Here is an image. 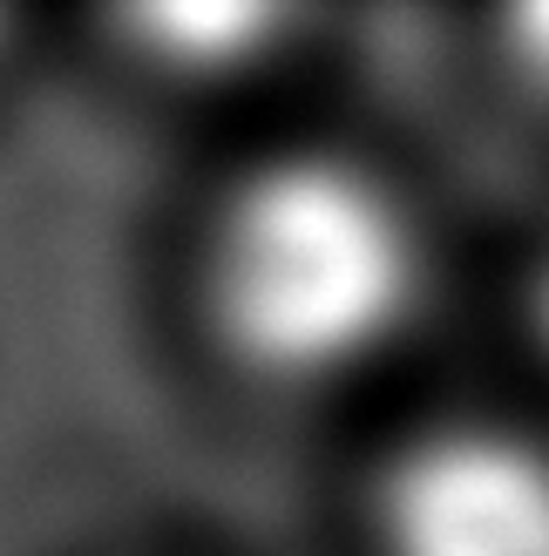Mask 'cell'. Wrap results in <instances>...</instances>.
<instances>
[{
	"label": "cell",
	"mask_w": 549,
	"mask_h": 556,
	"mask_svg": "<svg viewBox=\"0 0 549 556\" xmlns=\"http://www.w3.org/2000/svg\"><path fill=\"white\" fill-rule=\"evenodd\" d=\"M509 35H515V62H523L542 89H549V8L542 14H523V21H509Z\"/></svg>",
	"instance_id": "obj_4"
},
{
	"label": "cell",
	"mask_w": 549,
	"mask_h": 556,
	"mask_svg": "<svg viewBox=\"0 0 549 556\" xmlns=\"http://www.w3.org/2000/svg\"><path fill=\"white\" fill-rule=\"evenodd\" d=\"M536 305H542V340H549V271H542V299Z\"/></svg>",
	"instance_id": "obj_5"
},
{
	"label": "cell",
	"mask_w": 549,
	"mask_h": 556,
	"mask_svg": "<svg viewBox=\"0 0 549 556\" xmlns=\"http://www.w3.org/2000/svg\"><path fill=\"white\" fill-rule=\"evenodd\" d=\"M387 556H549V448L509 428H434L380 482Z\"/></svg>",
	"instance_id": "obj_2"
},
{
	"label": "cell",
	"mask_w": 549,
	"mask_h": 556,
	"mask_svg": "<svg viewBox=\"0 0 549 556\" xmlns=\"http://www.w3.org/2000/svg\"><path fill=\"white\" fill-rule=\"evenodd\" d=\"M421 292L400 198L340 156H279L231 190L204 252L210 332L258 380H333L394 340Z\"/></svg>",
	"instance_id": "obj_1"
},
{
	"label": "cell",
	"mask_w": 549,
	"mask_h": 556,
	"mask_svg": "<svg viewBox=\"0 0 549 556\" xmlns=\"http://www.w3.org/2000/svg\"><path fill=\"white\" fill-rule=\"evenodd\" d=\"M129 35L143 41L156 62L225 68V62L258 54L265 35H279V14H258V8H156V14H136Z\"/></svg>",
	"instance_id": "obj_3"
}]
</instances>
